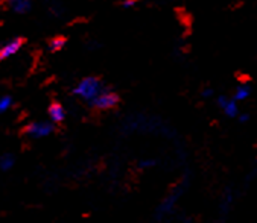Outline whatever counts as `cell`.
Wrapping results in <instances>:
<instances>
[{"instance_id": "8fae6325", "label": "cell", "mask_w": 257, "mask_h": 223, "mask_svg": "<svg viewBox=\"0 0 257 223\" xmlns=\"http://www.w3.org/2000/svg\"><path fill=\"white\" fill-rule=\"evenodd\" d=\"M64 44H66V40L64 38H55V40H52L50 41V50H60V49H63L64 47Z\"/></svg>"}, {"instance_id": "5b68a950", "label": "cell", "mask_w": 257, "mask_h": 223, "mask_svg": "<svg viewBox=\"0 0 257 223\" xmlns=\"http://www.w3.org/2000/svg\"><path fill=\"white\" fill-rule=\"evenodd\" d=\"M22 47V41L20 40H13V41H8L5 46H2L0 49V60H7L13 55H16Z\"/></svg>"}, {"instance_id": "9c48e42d", "label": "cell", "mask_w": 257, "mask_h": 223, "mask_svg": "<svg viewBox=\"0 0 257 223\" xmlns=\"http://www.w3.org/2000/svg\"><path fill=\"white\" fill-rule=\"evenodd\" d=\"M13 165H14V158L11 155H5L0 158V169L2 170H10Z\"/></svg>"}, {"instance_id": "6da1fadb", "label": "cell", "mask_w": 257, "mask_h": 223, "mask_svg": "<svg viewBox=\"0 0 257 223\" xmlns=\"http://www.w3.org/2000/svg\"><path fill=\"white\" fill-rule=\"evenodd\" d=\"M102 91H104V88H102L100 81L96 79V78H85V79H82V81L75 87V90H73V93H75L76 96H79V97L84 99V100H88L90 103H91Z\"/></svg>"}, {"instance_id": "3957f363", "label": "cell", "mask_w": 257, "mask_h": 223, "mask_svg": "<svg viewBox=\"0 0 257 223\" xmlns=\"http://www.w3.org/2000/svg\"><path fill=\"white\" fill-rule=\"evenodd\" d=\"M52 131H54V126L47 122H37V123H32L26 128V134L32 138L47 137V135L52 134Z\"/></svg>"}, {"instance_id": "30bf717a", "label": "cell", "mask_w": 257, "mask_h": 223, "mask_svg": "<svg viewBox=\"0 0 257 223\" xmlns=\"http://www.w3.org/2000/svg\"><path fill=\"white\" fill-rule=\"evenodd\" d=\"M11 105H13V100H11V97H2L0 99V113H5V111H8L10 108H11Z\"/></svg>"}, {"instance_id": "4fadbf2b", "label": "cell", "mask_w": 257, "mask_h": 223, "mask_svg": "<svg viewBox=\"0 0 257 223\" xmlns=\"http://www.w3.org/2000/svg\"><path fill=\"white\" fill-rule=\"evenodd\" d=\"M213 94V90H210V88H207V90H204L202 91V96L204 97H209V96H212Z\"/></svg>"}, {"instance_id": "8992f818", "label": "cell", "mask_w": 257, "mask_h": 223, "mask_svg": "<svg viewBox=\"0 0 257 223\" xmlns=\"http://www.w3.org/2000/svg\"><path fill=\"white\" fill-rule=\"evenodd\" d=\"M49 117L52 122H63L64 117H66V113H64V108L60 105V103H54V105H50L49 106Z\"/></svg>"}, {"instance_id": "277c9868", "label": "cell", "mask_w": 257, "mask_h": 223, "mask_svg": "<svg viewBox=\"0 0 257 223\" xmlns=\"http://www.w3.org/2000/svg\"><path fill=\"white\" fill-rule=\"evenodd\" d=\"M218 105L221 106V109L224 111V114L227 117H237L239 116L237 102L234 99H227L225 96H221L218 99Z\"/></svg>"}, {"instance_id": "5bb4252c", "label": "cell", "mask_w": 257, "mask_h": 223, "mask_svg": "<svg viewBox=\"0 0 257 223\" xmlns=\"http://www.w3.org/2000/svg\"><path fill=\"white\" fill-rule=\"evenodd\" d=\"M140 165L142 167H149V165H154V161H142Z\"/></svg>"}, {"instance_id": "52a82bcc", "label": "cell", "mask_w": 257, "mask_h": 223, "mask_svg": "<svg viewBox=\"0 0 257 223\" xmlns=\"http://www.w3.org/2000/svg\"><path fill=\"white\" fill-rule=\"evenodd\" d=\"M11 8L16 11V13H26L29 11L31 8V0H11Z\"/></svg>"}, {"instance_id": "ba28073f", "label": "cell", "mask_w": 257, "mask_h": 223, "mask_svg": "<svg viewBox=\"0 0 257 223\" xmlns=\"http://www.w3.org/2000/svg\"><path fill=\"white\" fill-rule=\"evenodd\" d=\"M249 93H251V90H249V85H239L237 88H236V91H234V100L236 102H239V100H245L248 96H249Z\"/></svg>"}, {"instance_id": "7c38bea8", "label": "cell", "mask_w": 257, "mask_h": 223, "mask_svg": "<svg viewBox=\"0 0 257 223\" xmlns=\"http://www.w3.org/2000/svg\"><path fill=\"white\" fill-rule=\"evenodd\" d=\"M136 7V0H125L123 2V8H133Z\"/></svg>"}, {"instance_id": "9a60e30c", "label": "cell", "mask_w": 257, "mask_h": 223, "mask_svg": "<svg viewBox=\"0 0 257 223\" xmlns=\"http://www.w3.org/2000/svg\"><path fill=\"white\" fill-rule=\"evenodd\" d=\"M248 119H249V117H248V114H242V116H239V120H240L242 123H245Z\"/></svg>"}, {"instance_id": "7a4b0ae2", "label": "cell", "mask_w": 257, "mask_h": 223, "mask_svg": "<svg viewBox=\"0 0 257 223\" xmlns=\"http://www.w3.org/2000/svg\"><path fill=\"white\" fill-rule=\"evenodd\" d=\"M117 103H119V96L113 91H108V90H104L91 102V105L97 109H111Z\"/></svg>"}]
</instances>
